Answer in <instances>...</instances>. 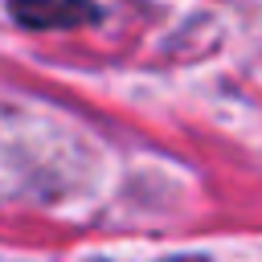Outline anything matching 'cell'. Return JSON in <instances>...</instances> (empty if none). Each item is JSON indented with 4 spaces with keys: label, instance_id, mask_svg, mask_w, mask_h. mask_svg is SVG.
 <instances>
[{
    "label": "cell",
    "instance_id": "obj_2",
    "mask_svg": "<svg viewBox=\"0 0 262 262\" xmlns=\"http://www.w3.org/2000/svg\"><path fill=\"white\" fill-rule=\"evenodd\" d=\"M176 262H205V258H176Z\"/></svg>",
    "mask_w": 262,
    "mask_h": 262
},
{
    "label": "cell",
    "instance_id": "obj_1",
    "mask_svg": "<svg viewBox=\"0 0 262 262\" xmlns=\"http://www.w3.org/2000/svg\"><path fill=\"white\" fill-rule=\"evenodd\" d=\"M8 12L25 29H82L102 20V8L90 0H8Z\"/></svg>",
    "mask_w": 262,
    "mask_h": 262
}]
</instances>
